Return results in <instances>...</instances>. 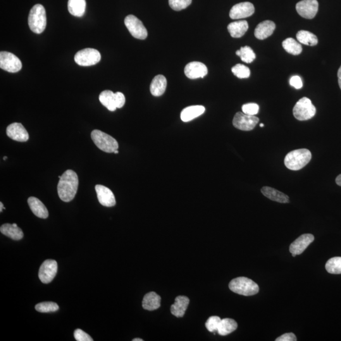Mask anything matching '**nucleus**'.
Listing matches in <instances>:
<instances>
[{
  "instance_id": "f257e3e1",
  "label": "nucleus",
  "mask_w": 341,
  "mask_h": 341,
  "mask_svg": "<svg viewBox=\"0 0 341 341\" xmlns=\"http://www.w3.org/2000/svg\"><path fill=\"white\" fill-rule=\"evenodd\" d=\"M78 187L77 173L71 169L66 170L59 178L57 187L59 197L62 201L69 202L75 198Z\"/></svg>"
},
{
  "instance_id": "f03ea898",
  "label": "nucleus",
  "mask_w": 341,
  "mask_h": 341,
  "mask_svg": "<svg viewBox=\"0 0 341 341\" xmlns=\"http://www.w3.org/2000/svg\"><path fill=\"white\" fill-rule=\"evenodd\" d=\"M312 153L306 149H297L286 155L285 164L286 168L293 171H298L304 168L310 163Z\"/></svg>"
},
{
  "instance_id": "7ed1b4c3",
  "label": "nucleus",
  "mask_w": 341,
  "mask_h": 341,
  "mask_svg": "<svg viewBox=\"0 0 341 341\" xmlns=\"http://www.w3.org/2000/svg\"><path fill=\"white\" fill-rule=\"evenodd\" d=\"M28 26L35 34L44 32L47 24L46 10L40 4H35L31 8L28 18Z\"/></svg>"
},
{
  "instance_id": "20e7f679",
  "label": "nucleus",
  "mask_w": 341,
  "mask_h": 341,
  "mask_svg": "<svg viewBox=\"0 0 341 341\" xmlns=\"http://www.w3.org/2000/svg\"><path fill=\"white\" fill-rule=\"evenodd\" d=\"M229 288L233 292L246 297L256 295L259 292L258 285L245 277L234 279L229 285Z\"/></svg>"
},
{
  "instance_id": "39448f33",
  "label": "nucleus",
  "mask_w": 341,
  "mask_h": 341,
  "mask_svg": "<svg viewBox=\"0 0 341 341\" xmlns=\"http://www.w3.org/2000/svg\"><path fill=\"white\" fill-rule=\"evenodd\" d=\"M91 138L95 145L102 151L114 153L118 149L119 145L116 139L101 130H93Z\"/></svg>"
},
{
  "instance_id": "423d86ee",
  "label": "nucleus",
  "mask_w": 341,
  "mask_h": 341,
  "mask_svg": "<svg viewBox=\"0 0 341 341\" xmlns=\"http://www.w3.org/2000/svg\"><path fill=\"white\" fill-rule=\"evenodd\" d=\"M316 113V108L312 104L311 100L307 97H303L295 104L293 108V114L299 121L310 120Z\"/></svg>"
},
{
  "instance_id": "0eeeda50",
  "label": "nucleus",
  "mask_w": 341,
  "mask_h": 341,
  "mask_svg": "<svg viewBox=\"0 0 341 341\" xmlns=\"http://www.w3.org/2000/svg\"><path fill=\"white\" fill-rule=\"evenodd\" d=\"M101 56L97 49L85 48L78 51L75 55V61L78 65L89 66L96 65L101 60Z\"/></svg>"
},
{
  "instance_id": "6e6552de",
  "label": "nucleus",
  "mask_w": 341,
  "mask_h": 341,
  "mask_svg": "<svg viewBox=\"0 0 341 341\" xmlns=\"http://www.w3.org/2000/svg\"><path fill=\"white\" fill-rule=\"evenodd\" d=\"M125 24L133 37L138 39H146L148 35L146 28L145 27L141 20L133 15L126 16L125 19Z\"/></svg>"
},
{
  "instance_id": "1a4fd4ad",
  "label": "nucleus",
  "mask_w": 341,
  "mask_h": 341,
  "mask_svg": "<svg viewBox=\"0 0 341 341\" xmlns=\"http://www.w3.org/2000/svg\"><path fill=\"white\" fill-rule=\"evenodd\" d=\"M22 67V62L15 54L6 51L0 52V68L9 73H16Z\"/></svg>"
},
{
  "instance_id": "9d476101",
  "label": "nucleus",
  "mask_w": 341,
  "mask_h": 341,
  "mask_svg": "<svg viewBox=\"0 0 341 341\" xmlns=\"http://www.w3.org/2000/svg\"><path fill=\"white\" fill-rule=\"evenodd\" d=\"M259 121V118L255 116L248 115L242 112H238L234 117L233 124L237 129L250 131L254 129Z\"/></svg>"
},
{
  "instance_id": "9b49d317",
  "label": "nucleus",
  "mask_w": 341,
  "mask_h": 341,
  "mask_svg": "<svg viewBox=\"0 0 341 341\" xmlns=\"http://www.w3.org/2000/svg\"><path fill=\"white\" fill-rule=\"evenodd\" d=\"M57 271H58V264L56 261L54 260H46L40 267L39 280L42 283H50L55 278Z\"/></svg>"
},
{
  "instance_id": "f8f14e48",
  "label": "nucleus",
  "mask_w": 341,
  "mask_h": 341,
  "mask_svg": "<svg viewBox=\"0 0 341 341\" xmlns=\"http://www.w3.org/2000/svg\"><path fill=\"white\" fill-rule=\"evenodd\" d=\"M296 9L302 17L312 19L318 12L319 3L317 0H302L297 4Z\"/></svg>"
},
{
  "instance_id": "ddd939ff",
  "label": "nucleus",
  "mask_w": 341,
  "mask_h": 341,
  "mask_svg": "<svg viewBox=\"0 0 341 341\" xmlns=\"http://www.w3.org/2000/svg\"><path fill=\"white\" fill-rule=\"evenodd\" d=\"M255 12L254 4L250 2H243V3L235 4L231 9L230 16L234 20L245 18L252 16Z\"/></svg>"
},
{
  "instance_id": "4468645a",
  "label": "nucleus",
  "mask_w": 341,
  "mask_h": 341,
  "mask_svg": "<svg viewBox=\"0 0 341 341\" xmlns=\"http://www.w3.org/2000/svg\"><path fill=\"white\" fill-rule=\"evenodd\" d=\"M314 236L312 234H305L300 236L290 245V251L292 253V256L295 257L304 253L307 248L314 242Z\"/></svg>"
},
{
  "instance_id": "2eb2a0df",
  "label": "nucleus",
  "mask_w": 341,
  "mask_h": 341,
  "mask_svg": "<svg viewBox=\"0 0 341 341\" xmlns=\"http://www.w3.org/2000/svg\"><path fill=\"white\" fill-rule=\"evenodd\" d=\"M6 134L9 138L17 142H27L29 138L27 131L20 123H13L8 125L6 128Z\"/></svg>"
},
{
  "instance_id": "dca6fc26",
  "label": "nucleus",
  "mask_w": 341,
  "mask_h": 341,
  "mask_svg": "<svg viewBox=\"0 0 341 341\" xmlns=\"http://www.w3.org/2000/svg\"><path fill=\"white\" fill-rule=\"evenodd\" d=\"M208 70L204 63L199 61H193L188 63L185 68V74L190 79L204 78L207 75Z\"/></svg>"
},
{
  "instance_id": "f3484780",
  "label": "nucleus",
  "mask_w": 341,
  "mask_h": 341,
  "mask_svg": "<svg viewBox=\"0 0 341 341\" xmlns=\"http://www.w3.org/2000/svg\"><path fill=\"white\" fill-rule=\"evenodd\" d=\"M95 190L97 195V199L102 206L108 207L115 206V197L109 188L103 185H95Z\"/></svg>"
},
{
  "instance_id": "a211bd4d",
  "label": "nucleus",
  "mask_w": 341,
  "mask_h": 341,
  "mask_svg": "<svg viewBox=\"0 0 341 341\" xmlns=\"http://www.w3.org/2000/svg\"><path fill=\"white\" fill-rule=\"evenodd\" d=\"M276 28V24L273 21L266 20L261 22L255 30V36L260 40H264L271 36Z\"/></svg>"
},
{
  "instance_id": "6ab92c4d",
  "label": "nucleus",
  "mask_w": 341,
  "mask_h": 341,
  "mask_svg": "<svg viewBox=\"0 0 341 341\" xmlns=\"http://www.w3.org/2000/svg\"><path fill=\"white\" fill-rule=\"evenodd\" d=\"M28 206L35 216L41 219L48 218L49 212L46 206L37 198L30 197L27 200Z\"/></svg>"
},
{
  "instance_id": "aec40b11",
  "label": "nucleus",
  "mask_w": 341,
  "mask_h": 341,
  "mask_svg": "<svg viewBox=\"0 0 341 341\" xmlns=\"http://www.w3.org/2000/svg\"><path fill=\"white\" fill-rule=\"evenodd\" d=\"M189 303V298L185 296H179L176 297L175 304L171 307V314L178 318L183 317L187 311Z\"/></svg>"
},
{
  "instance_id": "412c9836",
  "label": "nucleus",
  "mask_w": 341,
  "mask_h": 341,
  "mask_svg": "<svg viewBox=\"0 0 341 341\" xmlns=\"http://www.w3.org/2000/svg\"><path fill=\"white\" fill-rule=\"evenodd\" d=\"M261 192L265 197L268 199L279 202V203H289V197L287 195L283 194L278 190L269 187H264L261 189Z\"/></svg>"
},
{
  "instance_id": "4be33fe9",
  "label": "nucleus",
  "mask_w": 341,
  "mask_h": 341,
  "mask_svg": "<svg viewBox=\"0 0 341 341\" xmlns=\"http://www.w3.org/2000/svg\"><path fill=\"white\" fill-rule=\"evenodd\" d=\"M206 111V108L203 106H192L185 108L181 113V119L184 122H188L194 119L201 116Z\"/></svg>"
},
{
  "instance_id": "5701e85b",
  "label": "nucleus",
  "mask_w": 341,
  "mask_h": 341,
  "mask_svg": "<svg viewBox=\"0 0 341 341\" xmlns=\"http://www.w3.org/2000/svg\"><path fill=\"white\" fill-rule=\"evenodd\" d=\"M249 29V23L246 20L231 22L228 26V30L231 37L240 38L243 36Z\"/></svg>"
},
{
  "instance_id": "b1692460",
  "label": "nucleus",
  "mask_w": 341,
  "mask_h": 341,
  "mask_svg": "<svg viewBox=\"0 0 341 341\" xmlns=\"http://www.w3.org/2000/svg\"><path fill=\"white\" fill-rule=\"evenodd\" d=\"M167 80L164 76L157 75L152 80L150 90L154 96L159 97L163 95L166 91Z\"/></svg>"
},
{
  "instance_id": "393cba45",
  "label": "nucleus",
  "mask_w": 341,
  "mask_h": 341,
  "mask_svg": "<svg viewBox=\"0 0 341 341\" xmlns=\"http://www.w3.org/2000/svg\"><path fill=\"white\" fill-rule=\"evenodd\" d=\"M161 298L155 292H150L145 295L142 302V307L145 310L153 311L161 307Z\"/></svg>"
},
{
  "instance_id": "a878e982",
  "label": "nucleus",
  "mask_w": 341,
  "mask_h": 341,
  "mask_svg": "<svg viewBox=\"0 0 341 341\" xmlns=\"http://www.w3.org/2000/svg\"><path fill=\"white\" fill-rule=\"evenodd\" d=\"M0 231L3 235L14 240H20L23 237V231L15 223H13V225L4 224L0 228Z\"/></svg>"
},
{
  "instance_id": "bb28decb",
  "label": "nucleus",
  "mask_w": 341,
  "mask_h": 341,
  "mask_svg": "<svg viewBox=\"0 0 341 341\" xmlns=\"http://www.w3.org/2000/svg\"><path fill=\"white\" fill-rule=\"evenodd\" d=\"M99 101L109 111H114L116 109L115 93L111 90H104L99 95Z\"/></svg>"
},
{
  "instance_id": "cd10ccee",
  "label": "nucleus",
  "mask_w": 341,
  "mask_h": 341,
  "mask_svg": "<svg viewBox=\"0 0 341 341\" xmlns=\"http://www.w3.org/2000/svg\"><path fill=\"white\" fill-rule=\"evenodd\" d=\"M85 8V0H68V9L71 15L81 17L84 15Z\"/></svg>"
},
{
  "instance_id": "c85d7f7f",
  "label": "nucleus",
  "mask_w": 341,
  "mask_h": 341,
  "mask_svg": "<svg viewBox=\"0 0 341 341\" xmlns=\"http://www.w3.org/2000/svg\"><path fill=\"white\" fill-rule=\"evenodd\" d=\"M238 324L237 322L231 319H221L218 329V333L219 335L226 336L232 333L237 330Z\"/></svg>"
},
{
  "instance_id": "c756f323",
  "label": "nucleus",
  "mask_w": 341,
  "mask_h": 341,
  "mask_svg": "<svg viewBox=\"0 0 341 341\" xmlns=\"http://www.w3.org/2000/svg\"><path fill=\"white\" fill-rule=\"evenodd\" d=\"M297 38L300 43L307 46H314L318 44V38L313 33L307 30H300L297 33Z\"/></svg>"
},
{
  "instance_id": "7c9ffc66",
  "label": "nucleus",
  "mask_w": 341,
  "mask_h": 341,
  "mask_svg": "<svg viewBox=\"0 0 341 341\" xmlns=\"http://www.w3.org/2000/svg\"><path fill=\"white\" fill-rule=\"evenodd\" d=\"M282 44L285 51L293 55H298L302 52L301 44L298 43L297 40L293 38H287L284 40Z\"/></svg>"
},
{
  "instance_id": "2f4dec72",
  "label": "nucleus",
  "mask_w": 341,
  "mask_h": 341,
  "mask_svg": "<svg viewBox=\"0 0 341 341\" xmlns=\"http://www.w3.org/2000/svg\"><path fill=\"white\" fill-rule=\"evenodd\" d=\"M236 54L240 57L243 62L247 63H251L256 58L254 51L251 47L247 46L241 47L240 50L236 52Z\"/></svg>"
},
{
  "instance_id": "473e14b6",
  "label": "nucleus",
  "mask_w": 341,
  "mask_h": 341,
  "mask_svg": "<svg viewBox=\"0 0 341 341\" xmlns=\"http://www.w3.org/2000/svg\"><path fill=\"white\" fill-rule=\"evenodd\" d=\"M326 269L330 274H341V257H335L329 259L326 264Z\"/></svg>"
},
{
  "instance_id": "72a5a7b5",
  "label": "nucleus",
  "mask_w": 341,
  "mask_h": 341,
  "mask_svg": "<svg viewBox=\"0 0 341 341\" xmlns=\"http://www.w3.org/2000/svg\"><path fill=\"white\" fill-rule=\"evenodd\" d=\"M35 310L40 313H49L55 312L59 310L58 305L54 302H42L35 305Z\"/></svg>"
},
{
  "instance_id": "f704fd0d",
  "label": "nucleus",
  "mask_w": 341,
  "mask_h": 341,
  "mask_svg": "<svg viewBox=\"0 0 341 341\" xmlns=\"http://www.w3.org/2000/svg\"><path fill=\"white\" fill-rule=\"evenodd\" d=\"M231 71L236 77L239 78H247L250 76L249 68L242 64H237L233 66Z\"/></svg>"
},
{
  "instance_id": "c9c22d12",
  "label": "nucleus",
  "mask_w": 341,
  "mask_h": 341,
  "mask_svg": "<svg viewBox=\"0 0 341 341\" xmlns=\"http://www.w3.org/2000/svg\"><path fill=\"white\" fill-rule=\"evenodd\" d=\"M192 1V0H169V4L174 10L180 11L187 8Z\"/></svg>"
},
{
  "instance_id": "e433bc0d",
  "label": "nucleus",
  "mask_w": 341,
  "mask_h": 341,
  "mask_svg": "<svg viewBox=\"0 0 341 341\" xmlns=\"http://www.w3.org/2000/svg\"><path fill=\"white\" fill-rule=\"evenodd\" d=\"M221 319L220 317L218 316H212L209 317L206 323V327L209 331L211 333L218 332L219 324H220Z\"/></svg>"
},
{
  "instance_id": "4c0bfd02",
  "label": "nucleus",
  "mask_w": 341,
  "mask_h": 341,
  "mask_svg": "<svg viewBox=\"0 0 341 341\" xmlns=\"http://www.w3.org/2000/svg\"><path fill=\"white\" fill-rule=\"evenodd\" d=\"M243 113L248 114V115L255 116L259 113V105L255 103H248L243 105L242 106Z\"/></svg>"
},
{
  "instance_id": "58836bf2",
  "label": "nucleus",
  "mask_w": 341,
  "mask_h": 341,
  "mask_svg": "<svg viewBox=\"0 0 341 341\" xmlns=\"http://www.w3.org/2000/svg\"><path fill=\"white\" fill-rule=\"evenodd\" d=\"M74 337L77 341H93V339L88 334L80 329H76L74 332Z\"/></svg>"
},
{
  "instance_id": "ea45409f",
  "label": "nucleus",
  "mask_w": 341,
  "mask_h": 341,
  "mask_svg": "<svg viewBox=\"0 0 341 341\" xmlns=\"http://www.w3.org/2000/svg\"><path fill=\"white\" fill-rule=\"evenodd\" d=\"M290 85L295 89H300L303 87L302 78L298 75L293 76L290 80Z\"/></svg>"
},
{
  "instance_id": "a19ab883",
  "label": "nucleus",
  "mask_w": 341,
  "mask_h": 341,
  "mask_svg": "<svg viewBox=\"0 0 341 341\" xmlns=\"http://www.w3.org/2000/svg\"><path fill=\"white\" fill-rule=\"evenodd\" d=\"M116 104L117 108H121L125 104V97L123 93L118 92L115 93Z\"/></svg>"
},
{
  "instance_id": "79ce46f5",
  "label": "nucleus",
  "mask_w": 341,
  "mask_h": 341,
  "mask_svg": "<svg viewBox=\"0 0 341 341\" xmlns=\"http://www.w3.org/2000/svg\"><path fill=\"white\" fill-rule=\"evenodd\" d=\"M276 341H296L297 337L293 333H286L276 339Z\"/></svg>"
},
{
  "instance_id": "37998d69",
  "label": "nucleus",
  "mask_w": 341,
  "mask_h": 341,
  "mask_svg": "<svg viewBox=\"0 0 341 341\" xmlns=\"http://www.w3.org/2000/svg\"><path fill=\"white\" fill-rule=\"evenodd\" d=\"M338 77L339 85H340V87L341 89V66L338 70Z\"/></svg>"
},
{
  "instance_id": "c03bdc74",
  "label": "nucleus",
  "mask_w": 341,
  "mask_h": 341,
  "mask_svg": "<svg viewBox=\"0 0 341 341\" xmlns=\"http://www.w3.org/2000/svg\"><path fill=\"white\" fill-rule=\"evenodd\" d=\"M336 182L337 185L341 187V175L338 176V177L336 179Z\"/></svg>"
},
{
  "instance_id": "a18cd8bd",
  "label": "nucleus",
  "mask_w": 341,
  "mask_h": 341,
  "mask_svg": "<svg viewBox=\"0 0 341 341\" xmlns=\"http://www.w3.org/2000/svg\"><path fill=\"white\" fill-rule=\"evenodd\" d=\"M3 209H5V208H4L3 203L0 202V212H3Z\"/></svg>"
},
{
  "instance_id": "49530a36",
  "label": "nucleus",
  "mask_w": 341,
  "mask_h": 341,
  "mask_svg": "<svg viewBox=\"0 0 341 341\" xmlns=\"http://www.w3.org/2000/svg\"><path fill=\"white\" fill-rule=\"evenodd\" d=\"M133 341H143L141 339L139 338H136V339H133Z\"/></svg>"
},
{
  "instance_id": "de8ad7c7",
  "label": "nucleus",
  "mask_w": 341,
  "mask_h": 341,
  "mask_svg": "<svg viewBox=\"0 0 341 341\" xmlns=\"http://www.w3.org/2000/svg\"><path fill=\"white\" fill-rule=\"evenodd\" d=\"M114 154H118V153H119V151H118V150H116V151H115L114 152Z\"/></svg>"
},
{
  "instance_id": "09e8293b",
  "label": "nucleus",
  "mask_w": 341,
  "mask_h": 341,
  "mask_svg": "<svg viewBox=\"0 0 341 341\" xmlns=\"http://www.w3.org/2000/svg\"><path fill=\"white\" fill-rule=\"evenodd\" d=\"M260 126H261V127H264V124H261V125H260Z\"/></svg>"
},
{
  "instance_id": "8fccbe9b",
  "label": "nucleus",
  "mask_w": 341,
  "mask_h": 341,
  "mask_svg": "<svg viewBox=\"0 0 341 341\" xmlns=\"http://www.w3.org/2000/svg\"><path fill=\"white\" fill-rule=\"evenodd\" d=\"M6 159H7V157H3V159H4V160H6Z\"/></svg>"
}]
</instances>
